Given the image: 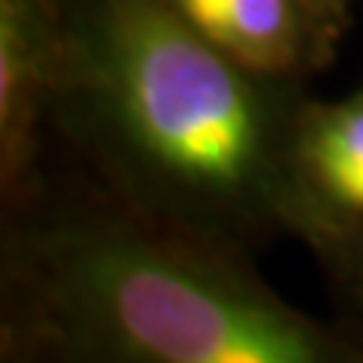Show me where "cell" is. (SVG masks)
<instances>
[{"label": "cell", "mask_w": 363, "mask_h": 363, "mask_svg": "<svg viewBox=\"0 0 363 363\" xmlns=\"http://www.w3.org/2000/svg\"><path fill=\"white\" fill-rule=\"evenodd\" d=\"M0 363H363L255 255L143 221L67 169L0 209Z\"/></svg>", "instance_id": "obj_2"}, {"label": "cell", "mask_w": 363, "mask_h": 363, "mask_svg": "<svg viewBox=\"0 0 363 363\" xmlns=\"http://www.w3.org/2000/svg\"><path fill=\"white\" fill-rule=\"evenodd\" d=\"M312 257L321 264L342 315L363 327V227L333 236Z\"/></svg>", "instance_id": "obj_6"}, {"label": "cell", "mask_w": 363, "mask_h": 363, "mask_svg": "<svg viewBox=\"0 0 363 363\" xmlns=\"http://www.w3.org/2000/svg\"><path fill=\"white\" fill-rule=\"evenodd\" d=\"M303 4L324 21L327 30H333L336 37L342 40L351 28V18H354L357 0H303Z\"/></svg>", "instance_id": "obj_7"}, {"label": "cell", "mask_w": 363, "mask_h": 363, "mask_svg": "<svg viewBox=\"0 0 363 363\" xmlns=\"http://www.w3.org/2000/svg\"><path fill=\"white\" fill-rule=\"evenodd\" d=\"M167 6L233 61L288 82L327 70L342 43L303 0H167Z\"/></svg>", "instance_id": "obj_4"}, {"label": "cell", "mask_w": 363, "mask_h": 363, "mask_svg": "<svg viewBox=\"0 0 363 363\" xmlns=\"http://www.w3.org/2000/svg\"><path fill=\"white\" fill-rule=\"evenodd\" d=\"M61 37V0H0V209L25 200L52 164Z\"/></svg>", "instance_id": "obj_3"}, {"label": "cell", "mask_w": 363, "mask_h": 363, "mask_svg": "<svg viewBox=\"0 0 363 363\" xmlns=\"http://www.w3.org/2000/svg\"><path fill=\"white\" fill-rule=\"evenodd\" d=\"M52 164L143 221L260 255L306 240L294 133L309 82L215 49L167 0H61Z\"/></svg>", "instance_id": "obj_1"}, {"label": "cell", "mask_w": 363, "mask_h": 363, "mask_svg": "<svg viewBox=\"0 0 363 363\" xmlns=\"http://www.w3.org/2000/svg\"><path fill=\"white\" fill-rule=\"evenodd\" d=\"M294 173L309 252L363 227V82L330 100H306L294 133Z\"/></svg>", "instance_id": "obj_5"}]
</instances>
